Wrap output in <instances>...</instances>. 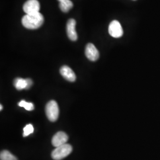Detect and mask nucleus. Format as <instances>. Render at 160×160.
I'll list each match as a JSON object with an SVG mask.
<instances>
[{
    "mask_svg": "<svg viewBox=\"0 0 160 160\" xmlns=\"http://www.w3.org/2000/svg\"><path fill=\"white\" fill-rule=\"evenodd\" d=\"M22 23L26 29H37L44 23V17L40 12L26 14L22 19Z\"/></svg>",
    "mask_w": 160,
    "mask_h": 160,
    "instance_id": "f257e3e1",
    "label": "nucleus"
},
{
    "mask_svg": "<svg viewBox=\"0 0 160 160\" xmlns=\"http://www.w3.org/2000/svg\"><path fill=\"white\" fill-rule=\"evenodd\" d=\"M72 147L68 143H65L58 147H56L52 152V158L55 160H62L71 153Z\"/></svg>",
    "mask_w": 160,
    "mask_h": 160,
    "instance_id": "f03ea898",
    "label": "nucleus"
},
{
    "mask_svg": "<svg viewBox=\"0 0 160 160\" xmlns=\"http://www.w3.org/2000/svg\"><path fill=\"white\" fill-rule=\"evenodd\" d=\"M45 112L49 120L51 122H55L59 114V109L57 103L55 100L49 102L46 105Z\"/></svg>",
    "mask_w": 160,
    "mask_h": 160,
    "instance_id": "7ed1b4c3",
    "label": "nucleus"
},
{
    "mask_svg": "<svg viewBox=\"0 0 160 160\" xmlns=\"http://www.w3.org/2000/svg\"><path fill=\"white\" fill-rule=\"evenodd\" d=\"M23 8L26 14L38 12L40 10V3L38 0H28L24 4Z\"/></svg>",
    "mask_w": 160,
    "mask_h": 160,
    "instance_id": "20e7f679",
    "label": "nucleus"
},
{
    "mask_svg": "<svg viewBox=\"0 0 160 160\" xmlns=\"http://www.w3.org/2000/svg\"><path fill=\"white\" fill-rule=\"evenodd\" d=\"M109 33L110 35L114 38H119L123 34V29L120 23L118 20H113L110 23L109 26Z\"/></svg>",
    "mask_w": 160,
    "mask_h": 160,
    "instance_id": "39448f33",
    "label": "nucleus"
},
{
    "mask_svg": "<svg viewBox=\"0 0 160 160\" xmlns=\"http://www.w3.org/2000/svg\"><path fill=\"white\" fill-rule=\"evenodd\" d=\"M68 140V136L63 132H58L52 139V143L55 147H58L67 143Z\"/></svg>",
    "mask_w": 160,
    "mask_h": 160,
    "instance_id": "423d86ee",
    "label": "nucleus"
},
{
    "mask_svg": "<svg viewBox=\"0 0 160 160\" xmlns=\"http://www.w3.org/2000/svg\"><path fill=\"white\" fill-rule=\"evenodd\" d=\"M86 57L92 61H96L99 58V52L92 43H88L86 47Z\"/></svg>",
    "mask_w": 160,
    "mask_h": 160,
    "instance_id": "0eeeda50",
    "label": "nucleus"
},
{
    "mask_svg": "<svg viewBox=\"0 0 160 160\" xmlns=\"http://www.w3.org/2000/svg\"><path fill=\"white\" fill-rule=\"evenodd\" d=\"M76 21L74 18H70L67 24V32L69 39L72 41H75L78 39V36L75 30Z\"/></svg>",
    "mask_w": 160,
    "mask_h": 160,
    "instance_id": "6e6552de",
    "label": "nucleus"
},
{
    "mask_svg": "<svg viewBox=\"0 0 160 160\" xmlns=\"http://www.w3.org/2000/svg\"><path fill=\"white\" fill-rule=\"evenodd\" d=\"M60 73L65 79L70 81L74 82L76 80V75L72 69L68 66L64 65L60 69Z\"/></svg>",
    "mask_w": 160,
    "mask_h": 160,
    "instance_id": "1a4fd4ad",
    "label": "nucleus"
},
{
    "mask_svg": "<svg viewBox=\"0 0 160 160\" xmlns=\"http://www.w3.org/2000/svg\"><path fill=\"white\" fill-rule=\"evenodd\" d=\"M59 2V7L63 12H68L72 7L73 3L70 0H58Z\"/></svg>",
    "mask_w": 160,
    "mask_h": 160,
    "instance_id": "9d476101",
    "label": "nucleus"
},
{
    "mask_svg": "<svg viewBox=\"0 0 160 160\" xmlns=\"http://www.w3.org/2000/svg\"><path fill=\"white\" fill-rule=\"evenodd\" d=\"M14 85L16 88L18 90H22L23 89H26L28 87V82L26 79H23L22 78H17L14 81Z\"/></svg>",
    "mask_w": 160,
    "mask_h": 160,
    "instance_id": "9b49d317",
    "label": "nucleus"
},
{
    "mask_svg": "<svg viewBox=\"0 0 160 160\" xmlns=\"http://www.w3.org/2000/svg\"><path fill=\"white\" fill-rule=\"evenodd\" d=\"M0 159L1 160H18L16 157L7 150H3L1 152Z\"/></svg>",
    "mask_w": 160,
    "mask_h": 160,
    "instance_id": "f8f14e48",
    "label": "nucleus"
},
{
    "mask_svg": "<svg viewBox=\"0 0 160 160\" xmlns=\"http://www.w3.org/2000/svg\"><path fill=\"white\" fill-rule=\"evenodd\" d=\"M18 106L20 107H23L24 109L28 111H32L34 109V105L32 103L27 102L24 100H22L18 103Z\"/></svg>",
    "mask_w": 160,
    "mask_h": 160,
    "instance_id": "ddd939ff",
    "label": "nucleus"
},
{
    "mask_svg": "<svg viewBox=\"0 0 160 160\" xmlns=\"http://www.w3.org/2000/svg\"><path fill=\"white\" fill-rule=\"evenodd\" d=\"M33 131H34V128L33 125L32 124L27 125L23 129V137H25L28 136L30 134L32 133Z\"/></svg>",
    "mask_w": 160,
    "mask_h": 160,
    "instance_id": "4468645a",
    "label": "nucleus"
},
{
    "mask_svg": "<svg viewBox=\"0 0 160 160\" xmlns=\"http://www.w3.org/2000/svg\"><path fill=\"white\" fill-rule=\"evenodd\" d=\"M26 80H27V82H28V87H27V90H28L31 86H32L33 81H32V80L30 79V78H27Z\"/></svg>",
    "mask_w": 160,
    "mask_h": 160,
    "instance_id": "2eb2a0df",
    "label": "nucleus"
},
{
    "mask_svg": "<svg viewBox=\"0 0 160 160\" xmlns=\"http://www.w3.org/2000/svg\"><path fill=\"white\" fill-rule=\"evenodd\" d=\"M2 108H3V107H2V104H1V105H0V110H2Z\"/></svg>",
    "mask_w": 160,
    "mask_h": 160,
    "instance_id": "dca6fc26",
    "label": "nucleus"
}]
</instances>
